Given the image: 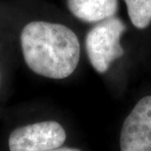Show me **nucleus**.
<instances>
[{"label":"nucleus","mask_w":151,"mask_h":151,"mask_svg":"<svg viewBox=\"0 0 151 151\" xmlns=\"http://www.w3.org/2000/svg\"><path fill=\"white\" fill-rule=\"evenodd\" d=\"M67 138L56 121H42L15 129L9 137L10 151H50L61 147Z\"/></svg>","instance_id":"nucleus-3"},{"label":"nucleus","mask_w":151,"mask_h":151,"mask_svg":"<svg viewBox=\"0 0 151 151\" xmlns=\"http://www.w3.org/2000/svg\"><path fill=\"white\" fill-rule=\"evenodd\" d=\"M21 46L28 67L44 78L63 80L70 77L80 62L77 35L61 24L29 23L21 32Z\"/></svg>","instance_id":"nucleus-1"},{"label":"nucleus","mask_w":151,"mask_h":151,"mask_svg":"<svg viewBox=\"0 0 151 151\" xmlns=\"http://www.w3.org/2000/svg\"><path fill=\"white\" fill-rule=\"evenodd\" d=\"M69 10L84 23H99L114 17L118 12V0H67Z\"/></svg>","instance_id":"nucleus-5"},{"label":"nucleus","mask_w":151,"mask_h":151,"mask_svg":"<svg viewBox=\"0 0 151 151\" xmlns=\"http://www.w3.org/2000/svg\"><path fill=\"white\" fill-rule=\"evenodd\" d=\"M127 31L123 20L114 16L96 23L86 34V51L90 64L98 74L109 70L115 60L124 56L121 37Z\"/></svg>","instance_id":"nucleus-2"},{"label":"nucleus","mask_w":151,"mask_h":151,"mask_svg":"<svg viewBox=\"0 0 151 151\" xmlns=\"http://www.w3.org/2000/svg\"><path fill=\"white\" fill-rule=\"evenodd\" d=\"M129 18L138 29H144L151 24V0H124Z\"/></svg>","instance_id":"nucleus-6"},{"label":"nucleus","mask_w":151,"mask_h":151,"mask_svg":"<svg viewBox=\"0 0 151 151\" xmlns=\"http://www.w3.org/2000/svg\"><path fill=\"white\" fill-rule=\"evenodd\" d=\"M50 151H81V149L78 148H74V147H58V148H55V149H52Z\"/></svg>","instance_id":"nucleus-7"},{"label":"nucleus","mask_w":151,"mask_h":151,"mask_svg":"<svg viewBox=\"0 0 151 151\" xmlns=\"http://www.w3.org/2000/svg\"><path fill=\"white\" fill-rule=\"evenodd\" d=\"M119 145L120 151H151V95L141 98L126 117Z\"/></svg>","instance_id":"nucleus-4"}]
</instances>
